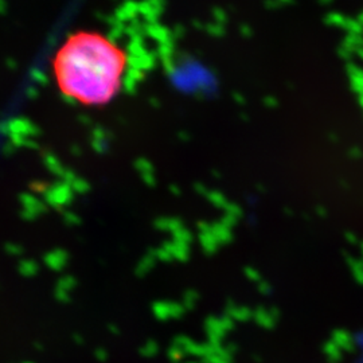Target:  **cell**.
Here are the masks:
<instances>
[{"label": "cell", "instance_id": "obj_1", "mask_svg": "<svg viewBox=\"0 0 363 363\" xmlns=\"http://www.w3.org/2000/svg\"><path fill=\"white\" fill-rule=\"evenodd\" d=\"M128 54L111 35L81 28L58 45L50 60L52 81L69 101L104 106L124 89Z\"/></svg>", "mask_w": 363, "mask_h": 363}]
</instances>
